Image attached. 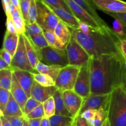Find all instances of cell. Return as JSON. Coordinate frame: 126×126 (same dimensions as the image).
Returning a JSON list of instances; mask_svg holds the SVG:
<instances>
[{
  "instance_id": "obj_1",
  "label": "cell",
  "mask_w": 126,
  "mask_h": 126,
  "mask_svg": "<svg viewBox=\"0 0 126 126\" xmlns=\"http://www.w3.org/2000/svg\"><path fill=\"white\" fill-rule=\"evenodd\" d=\"M91 95L109 94L123 85L126 72V61L121 54H103L90 58L88 63Z\"/></svg>"
},
{
  "instance_id": "obj_2",
  "label": "cell",
  "mask_w": 126,
  "mask_h": 126,
  "mask_svg": "<svg viewBox=\"0 0 126 126\" xmlns=\"http://www.w3.org/2000/svg\"><path fill=\"white\" fill-rule=\"evenodd\" d=\"M70 30L72 37L91 58H97L107 54H121L119 48L121 38L109 26L105 28H95L87 35L79 29L70 28Z\"/></svg>"
},
{
  "instance_id": "obj_3",
  "label": "cell",
  "mask_w": 126,
  "mask_h": 126,
  "mask_svg": "<svg viewBox=\"0 0 126 126\" xmlns=\"http://www.w3.org/2000/svg\"><path fill=\"white\" fill-rule=\"evenodd\" d=\"M107 112L111 126H126V88L123 85L111 92Z\"/></svg>"
},
{
  "instance_id": "obj_4",
  "label": "cell",
  "mask_w": 126,
  "mask_h": 126,
  "mask_svg": "<svg viewBox=\"0 0 126 126\" xmlns=\"http://www.w3.org/2000/svg\"><path fill=\"white\" fill-rule=\"evenodd\" d=\"M39 62L46 65H54L65 67L69 65L66 49L48 46L41 49L39 54Z\"/></svg>"
},
{
  "instance_id": "obj_5",
  "label": "cell",
  "mask_w": 126,
  "mask_h": 126,
  "mask_svg": "<svg viewBox=\"0 0 126 126\" xmlns=\"http://www.w3.org/2000/svg\"><path fill=\"white\" fill-rule=\"evenodd\" d=\"M36 5L38 10L36 22L38 24L43 31L54 30L60 21L59 17L42 0H36Z\"/></svg>"
},
{
  "instance_id": "obj_6",
  "label": "cell",
  "mask_w": 126,
  "mask_h": 126,
  "mask_svg": "<svg viewBox=\"0 0 126 126\" xmlns=\"http://www.w3.org/2000/svg\"><path fill=\"white\" fill-rule=\"evenodd\" d=\"M69 65L82 67L88 65L91 58L89 54L83 47L72 37L66 46Z\"/></svg>"
},
{
  "instance_id": "obj_7",
  "label": "cell",
  "mask_w": 126,
  "mask_h": 126,
  "mask_svg": "<svg viewBox=\"0 0 126 126\" xmlns=\"http://www.w3.org/2000/svg\"><path fill=\"white\" fill-rule=\"evenodd\" d=\"M81 67L68 65L63 67L55 80V86L62 91L73 90Z\"/></svg>"
},
{
  "instance_id": "obj_8",
  "label": "cell",
  "mask_w": 126,
  "mask_h": 126,
  "mask_svg": "<svg viewBox=\"0 0 126 126\" xmlns=\"http://www.w3.org/2000/svg\"><path fill=\"white\" fill-rule=\"evenodd\" d=\"M12 69H19L35 74L38 72L32 66L27 54L23 34L19 35L18 43L11 64Z\"/></svg>"
},
{
  "instance_id": "obj_9",
  "label": "cell",
  "mask_w": 126,
  "mask_h": 126,
  "mask_svg": "<svg viewBox=\"0 0 126 126\" xmlns=\"http://www.w3.org/2000/svg\"><path fill=\"white\" fill-rule=\"evenodd\" d=\"M73 90L84 100L91 95V79L88 65L81 67L80 68Z\"/></svg>"
},
{
  "instance_id": "obj_10",
  "label": "cell",
  "mask_w": 126,
  "mask_h": 126,
  "mask_svg": "<svg viewBox=\"0 0 126 126\" xmlns=\"http://www.w3.org/2000/svg\"><path fill=\"white\" fill-rule=\"evenodd\" d=\"M63 97L66 109L75 119L78 116L84 99L73 90L63 91Z\"/></svg>"
},
{
  "instance_id": "obj_11",
  "label": "cell",
  "mask_w": 126,
  "mask_h": 126,
  "mask_svg": "<svg viewBox=\"0 0 126 126\" xmlns=\"http://www.w3.org/2000/svg\"><path fill=\"white\" fill-rule=\"evenodd\" d=\"M110 93L90 95L84 101L82 107L79 112L78 116L83 113L85 111L88 109H95L97 111L100 108H104L107 110Z\"/></svg>"
},
{
  "instance_id": "obj_12",
  "label": "cell",
  "mask_w": 126,
  "mask_h": 126,
  "mask_svg": "<svg viewBox=\"0 0 126 126\" xmlns=\"http://www.w3.org/2000/svg\"><path fill=\"white\" fill-rule=\"evenodd\" d=\"M66 4L68 6L73 14L79 21L85 22L89 25L94 28H103L99 25V23L95 21L94 18L92 17L86 10L78 4L73 0H64ZM105 28V27H104Z\"/></svg>"
},
{
  "instance_id": "obj_13",
  "label": "cell",
  "mask_w": 126,
  "mask_h": 126,
  "mask_svg": "<svg viewBox=\"0 0 126 126\" xmlns=\"http://www.w3.org/2000/svg\"><path fill=\"white\" fill-rule=\"evenodd\" d=\"M95 7L103 12L126 13V2L123 0H91Z\"/></svg>"
},
{
  "instance_id": "obj_14",
  "label": "cell",
  "mask_w": 126,
  "mask_h": 126,
  "mask_svg": "<svg viewBox=\"0 0 126 126\" xmlns=\"http://www.w3.org/2000/svg\"><path fill=\"white\" fill-rule=\"evenodd\" d=\"M57 89L56 86H43L34 80L31 91V96L36 99L37 101L43 103L49 98L52 96Z\"/></svg>"
},
{
  "instance_id": "obj_15",
  "label": "cell",
  "mask_w": 126,
  "mask_h": 126,
  "mask_svg": "<svg viewBox=\"0 0 126 126\" xmlns=\"http://www.w3.org/2000/svg\"><path fill=\"white\" fill-rule=\"evenodd\" d=\"M12 70L19 84L25 91L27 96L28 98L31 97V91L34 81V74L19 69H14Z\"/></svg>"
},
{
  "instance_id": "obj_16",
  "label": "cell",
  "mask_w": 126,
  "mask_h": 126,
  "mask_svg": "<svg viewBox=\"0 0 126 126\" xmlns=\"http://www.w3.org/2000/svg\"><path fill=\"white\" fill-rule=\"evenodd\" d=\"M11 95L16 100V101L18 103L19 106H20L21 109L23 112L24 110L25 105L26 102L28 99V96H27L25 91L23 90V88L18 82L17 77L13 72V76H12V85L11 88Z\"/></svg>"
},
{
  "instance_id": "obj_17",
  "label": "cell",
  "mask_w": 126,
  "mask_h": 126,
  "mask_svg": "<svg viewBox=\"0 0 126 126\" xmlns=\"http://www.w3.org/2000/svg\"><path fill=\"white\" fill-rule=\"evenodd\" d=\"M47 6L52 11V12L59 17V19L66 23L68 26L69 28L75 30L79 29V20L73 14L67 12L65 10L56 8L49 5H47Z\"/></svg>"
},
{
  "instance_id": "obj_18",
  "label": "cell",
  "mask_w": 126,
  "mask_h": 126,
  "mask_svg": "<svg viewBox=\"0 0 126 126\" xmlns=\"http://www.w3.org/2000/svg\"><path fill=\"white\" fill-rule=\"evenodd\" d=\"M23 37H24L27 54H28L30 64L33 69L36 70V66L39 62V54L41 49H38L32 42L31 38L25 33L23 34Z\"/></svg>"
},
{
  "instance_id": "obj_19",
  "label": "cell",
  "mask_w": 126,
  "mask_h": 126,
  "mask_svg": "<svg viewBox=\"0 0 126 126\" xmlns=\"http://www.w3.org/2000/svg\"><path fill=\"white\" fill-rule=\"evenodd\" d=\"M73 1H75L76 3L82 7L84 9L86 10L93 18L95 19V21L99 23L101 27L103 28L108 27L107 23L103 20H102L96 11L95 6H94L91 0H73Z\"/></svg>"
},
{
  "instance_id": "obj_20",
  "label": "cell",
  "mask_w": 126,
  "mask_h": 126,
  "mask_svg": "<svg viewBox=\"0 0 126 126\" xmlns=\"http://www.w3.org/2000/svg\"><path fill=\"white\" fill-rule=\"evenodd\" d=\"M19 39V35L10 33L6 31L3 40L2 48L8 51L12 57L14 55L17 48Z\"/></svg>"
},
{
  "instance_id": "obj_21",
  "label": "cell",
  "mask_w": 126,
  "mask_h": 126,
  "mask_svg": "<svg viewBox=\"0 0 126 126\" xmlns=\"http://www.w3.org/2000/svg\"><path fill=\"white\" fill-rule=\"evenodd\" d=\"M54 32L66 47L71 37V32L68 26L60 20L54 29Z\"/></svg>"
},
{
  "instance_id": "obj_22",
  "label": "cell",
  "mask_w": 126,
  "mask_h": 126,
  "mask_svg": "<svg viewBox=\"0 0 126 126\" xmlns=\"http://www.w3.org/2000/svg\"><path fill=\"white\" fill-rule=\"evenodd\" d=\"M0 112H2V114L4 116H19V117L25 116L20 106H19L18 103L16 101V100L14 98L11 94L9 100L4 109L2 111H0Z\"/></svg>"
},
{
  "instance_id": "obj_23",
  "label": "cell",
  "mask_w": 126,
  "mask_h": 126,
  "mask_svg": "<svg viewBox=\"0 0 126 126\" xmlns=\"http://www.w3.org/2000/svg\"><path fill=\"white\" fill-rule=\"evenodd\" d=\"M54 101L55 105V114L61 115V116H65L71 117V115L66 109L64 103L63 97V91L62 90L57 89L53 95Z\"/></svg>"
},
{
  "instance_id": "obj_24",
  "label": "cell",
  "mask_w": 126,
  "mask_h": 126,
  "mask_svg": "<svg viewBox=\"0 0 126 126\" xmlns=\"http://www.w3.org/2000/svg\"><path fill=\"white\" fill-rule=\"evenodd\" d=\"M62 68V67L59 65H46L39 62V63L36 66V70L39 73L49 75L55 82V80L57 78Z\"/></svg>"
},
{
  "instance_id": "obj_25",
  "label": "cell",
  "mask_w": 126,
  "mask_h": 126,
  "mask_svg": "<svg viewBox=\"0 0 126 126\" xmlns=\"http://www.w3.org/2000/svg\"><path fill=\"white\" fill-rule=\"evenodd\" d=\"M12 76L13 70L12 69L0 70V87L11 91Z\"/></svg>"
},
{
  "instance_id": "obj_26",
  "label": "cell",
  "mask_w": 126,
  "mask_h": 126,
  "mask_svg": "<svg viewBox=\"0 0 126 126\" xmlns=\"http://www.w3.org/2000/svg\"><path fill=\"white\" fill-rule=\"evenodd\" d=\"M49 46L61 49H66V47L55 35L54 30H46L43 32Z\"/></svg>"
},
{
  "instance_id": "obj_27",
  "label": "cell",
  "mask_w": 126,
  "mask_h": 126,
  "mask_svg": "<svg viewBox=\"0 0 126 126\" xmlns=\"http://www.w3.org/2000/svg\"><path fill=\"white\" fill-rule=\"evenodd\" d=\"M11 16H12L13 21L14 22L17 34H24L25 33L27 25H26L25 21L22 16L21 11L17 9Z\"/></svg>"
},
{
  "instance_id": "obj_28",
  "label": "cell",
  "mask_w": 126,
  "mask_h": 126,
  "mask_svg": "<svg viewBox=\"0 0 126 126\" xmlns=\"http://www.w3.org/2000/svg\"><path fill=\"white\" fill-rule=\"evenodd\" d=\"M49 120L51 126H71L75 121L71 117L56 114L50 117Z\"/></svg>"
},
{
  "instance_id": "obj_29",
  "label": "cell",
  "mask_w": 126,
  "mask_h": 126,
  "mask_svg": "<svg viewBox=\"0 0 126 126\" xmlns=\"http://www.w3.org/2000/svg\"><path fill=\"white\" fill-rule=\"evenodd\" d=\"M34 80L39 83L40 85L45 86H55V82L49 75L41 73H35L34 74Z\"/></svg>"
},
{
  "instance_id": "obj_30",
  "label": "cell",
  "mask_w": 126,
  "mask_h": 126,
  "mask_svg": "<svg viewBox=\"0 0 126 126\" xmlns=\"http://www.w3.org/2000/svg\"><path fill=\"white\" fill-rule=\"evenodd\" d=\"M43 105L45 117L50 118L52 116L55 115V105L53 96H51L44 101Z\"/></svg>"
},
{
  "instance_id": "obj_31",
  "label": "cell",
  "mask_w": 126,
  "mask_h": 126,
  "mask_svg": "<svg viewBox=\"0 0 126 126\" xmlns=\"http://www.w3.org/2000/svg\"><path fill=\"white\" fill-rule=\"evenodd\" d=\"M108 118L107 110L104 108H100L97 110V113L94 119V126H102Z\"/></svg>"
},
{
  "instance_id": "obj_32",
  "label": "cell",
  "mask_w": 126,
  "mask_h": 126,
  "mask_svg": "<svg viewBox=\"0 0 126 126\" xmlns=\"http://www.w3.org/2000/svg\"><path fill=\"white\" fill-rule=\"evenodd\" d=\"M44 31L41 27L36 22L33 23H30L26 25L25 34L29 37L37 35L43 33Z\"/></svg>"
},
{
  "instance_id": "obj_33",
  "label": "cell",
  "mask_w": 126,
  "mask_h": 126,
  "mask_svg": "<svg viewBox=\"0 0 126 126\" xmlns=\"http://www.w3.org/2000/svg\"><path fill=\"white\" fill-rule=\"evenodd\" d=\"M42 1H43L46 4L49 5V6L56 7V8L65 10L67 12L72 14L70 7L66 4V2L64 1V0H42Z\"/></svg>"
},
{
  "instance_id": "obj_34",
  "label": "cell",
  "mask_w": 126,
  "mask_h": 126,
  "mask_svg": "<svg viewBox=\"0 0 126 126\" xmlns=\"http://www.w3.org/2000/svg\"><path fill=\"white\" fill-rule=\"evenodd\" d=\"M28 37H29V36H28ZM29 37L31 38L32 42H33V43L35 44V46L38 48V49H42V48H45V47L49 46L47 42L46 39L45 37H44L43 33Z\"/></svg>"
},
{
  "instance_id": "obj_35",
  "label": "cell",
  "mask_w": 126,
  "mask_h": 126,
  "mask_svg": "<svg viewBox=\"0 0 126 126\" xmlns=\"http://www.w3.org/2000/svg\"><path fill=\"white\" fill-rule=\"evenodd\" d=\"M41 104V103L37 101L36 99L33 98L32 96L28 98L27 102H26L25 105L24 110H23L24 116H26L27 114H28L30 112H32L34 109H35L37 106H38Z\"/></svg>"
},
{
  "instance_id": "obj_36",
  "label": "cell",
  "mask_w": 126,
  "mask_h": 126,
  "mask_svg": "<svg viewBox=\"0 0 126 126\" xmlns=\"http://www.w3.org/2000/svg\"><path fill=\"white\" fill-rule=\"evenodd\" d=\"M37 16H38V10H37L36 0H32L30 7L28 12V22L29 24L33 23L36 22Z\"/></svg>"
},
{
  "instance_id": "obj_37",
  "label": "cell",
  "mask_w": 126,
  "mask_h": 126,
  "mask_svg": "<svg viewBox=\"0 0 126 126\" xmlns=\"http://www.w3.org/2000/svg\"><path fill=\"white\" fill-rule=\"evenodd\" d=\"M11 91L0 87V111L4 109L11 96Z\"/></svg>"
},
{
  "instance_id": "obj_38",
  "label": "cell",
  "mask_w": 126,
  "mask_h": 126,
  "mask_svg": "<svg viewBox=\"0 0 126 126\" xmlns=\"http://www.w3.org/2000/svg\"><path fill=\"white\" fill-rule=\"evenodd\" d=\"M32 0H22L20 1V11L22 16L25 21L26 25L29 24L28 22V12L30 7Z\"/></svg>"
},
{
  "instance_id": "obj_39",
  "label": "cell",
  "mask_w": 126,
  "mask_h": 126,
  "mask_svg": "<svg viewBox=\"0 0 126 126\" xmlns=\"http://www.w3.org/2000/svg\"><path fill=\"white\" fill-rule=\"evenodd\" d=\"M44 117H45V115H44V111L43 103L37 106L32 112H30L28 114H27L25 116L27 119H38L43 118Z\"/></svg>"
},
{
  "instance_id": "obj_40",
  "label": "cell",
  "mask_w": 126,
  "mask_h": 126,
  "mask_svg": "<svg viewBox=\"0 0 126 126\" xmlns=\"http://www.w3.org/2000/svg\"><path fill=\"white\" fill-rule=\"evenodd\" d=\"M113 30L122 39L126 37V33L124 29V25L119 20L114 19V22H113Z\"/></svg>"
},
{
  "instance_id": "obj_41",
  "label": "cell",
  "mask_w": 126,
  "mask_h": 126,
  "mask_svg": "<svg viewBox=\"0 0 126 126\" xmlns=\"http://www.w3.org/2000/svg\"><path fill=\"white\" fill-rule=\"evenodd\" d=\"M97 113V110L95 109H88L85 111L80 116L83 118L86 119L87 123L90 126H94V119Z\"/></svg>"
},
{
  "instance_id": "obj_42",
  "label": "cell",
  "mask_w": 126,
  "mask_h": 126,
  "mask_svg": "<svg viewBox=\"0 0 126 126\" xmlns=\"http://www.w3.org/2000/svg\"><path fill=\"white\" fill-rule=\"evenodd\" d=\"M9 121L12 126H23L25 120V116H4Z\"/></svg>"
},
{
  "instance_id": "obj_43",
  "label": "cell",
  "mask_w": 126,
  "mask_h": 126,
  "mask_svg": "<svg viewBox=\"0 0 126 126\" xmlns=\"http://www.w3.org/2000/svg\"><path fill=\"white\" fill-rule=\"evenodd\" d=\"M6 17H7V19H6V28H7V30L6 31L10 32V33L17 34V30H16V25H15L12 16L9 15V16H6Z\"/></svg>"
},
{
  "instance_id": "obj_44",
  "label": "cell",
  "mask_w": 126,
  "mask_h": 126,
  "mask_svg": "<svg viewBox=\"0 0 126 126\" xmlns=\"http://www.w3.org/2000/svg\"><path fill=\"white\" fill-rule=\"evenodd\" d=\"M105 13L113 17L114 19L119 20L122 22L123 25L126 27V13H113V12H105Z\"/></svg>"
},
{
  "instance_id": "obj_45",
  "label": "cell",
  "mask_w": 126,
  "mask_h": 126,
  "mask_svg": "<svg viewBox=\"0 0 126 126\" xmlns=\"http://www.w3.org/2000/svg\"><path fill=\"white\" fill-rule=\"evenodd\" d=\"M0 57L2 58L7 64H9V65H11V63H12V56L11 55V53L7 51L6 49L2 48L1 50V53H0Z\"/></svg>"
},
{
  "instance_id": "obj_46",
  "label": "cell",
  "mask_w": 126,
  "mask_h": 126,
  "mask_svg": "<svg viewBox=\"0 0 126 126\" xmlns=\"http://www.w3.org/2000/svg\"><path fill=\"white\" fill-rule=\"evenodd\" d=\"M79 30L81 31L82 33H84V34H89V33H91L92 30L95 29V28L91 27L89 25L85 23V22L79 21Z\"/></svg>"
},
{
  "instance_id": "obj_47",
  "label": "cell",
  "mask_w": 126,
  "mask_h": 126,
  "mask_svg": "<svg viewBox=\"0 0 126 126\" xmlns=\"http://www.w3.org/2000/svg\"><path fill=\"white\" fill-rule=\"evenodd\" d=\"M75 122L76 126H90L87 123L86 119L83 118L81 116H78L75 119Z\"/></svg>"
},
{
  "instance_id": "obj_48",
  "label": "cell",
  "mask_w": 126,
  "mask_h": 126,
  "mask_svg": "<svg viewBox=\"0 0 126 126\" xmlns=\"http://www.w3.org/2000/svg\"><path fill=\"white\" fill-rule=\"evenodd\" d=\"M119 48H120L121 53L126 62V39H122L121 38L120 41Z\"/></svg>"
},
{
  "instance_id": "obj_49",
  "label": "cell",
  "mask_w": 126,
  "mask_h": 126,
  "mask_svg": "<svg viewBox=\"0 0 126 126\" xmlns=\"http://www.w3.org/2000/svg\"><path fill=\"white\" fill-rule=\"evenodd\" d=\"M42 119H27L28 126H40Z\"/></svg>"
},
{
  "instance_id": "obj_50",
  "label": "cell",
  "mask_w": 126,
  "mask_h": 126,
  "mask_svg": "<svg viewBox=\"0 0 126 126\" xmlns=\"http://www.w3.org/2000/svg\"><path fill=\"white\" fill-rule=\"evenodd\" d=\"M0 126H12L9 121L5 117L2 112H1V116H0Z\"/></svg>"
},
{
  "instance_id": "obj_51",
  "label": "cell",
  "mask_w": 126,
  "mask_h": 126,
  "mask_svg": "<svg viewBox=\"0 0 126 126\" xmlns=\"http://www.w3.org/2000/svg\"><path fill=\"white\" fill-rule=\"evenodd\" d=\"M12 69L11 65L7 64L2 58L0 57V70L3 69Z\"/></svg>"
},
{
  "instance_id": "obj_52",
  "label": "cell",
  "mask_w": 126,
  "mask_h": 126,
  "mask_svg": "<svg viewBox=\"0 0 126 126\" xmlns=\"http://www.w3.org/2000/svg\"><path fill=\"white\" fill-rule=\"evenodd\" d=\"M40 126H51L49 118H47L46 117H43Z\"/></svg>"
},
{
  "instance_id": "obj_53",
  "label": "cell",
  "mask_w": 126,
  "mask_h": 126,
  "mask_svg": "<svg viewBox=\"0 0 126 126\" xmlns=\"http://www.w3.org/2000/svg\"><path fill=\"white\" fill-rule=\"evenodd\" d=\"M11 2L16 8L20 11V0H11Z\"/></svg>"
},
{
  "instance_id": "obj_54",
  "label": "cell",
  "mask_w": 126,
  "mask_h": 126,
  "mask_svg": "<svg viewBox=\"0 0 126 126\" xmlns=\"http://www.w3.org/2000/svg\"><path fill=\"white\" fill-rule=\"evenodd\" d=\"M11 2V0H2V7L4 8L5 6L7 4Z\"/></svg>"
},
{
  "instance_id": "obj_55",
  "label": "cell",
  "mask_w": 126,
  "mask_h": 126,
  "mask_svg": "<svg viewBox=\"0 0 126 126\" xmlns=\"http://www.w3.org/2000/svg\"><path fill=\"white\" fill-rule=\"evenodd\" d=\"M102 126H111L110 123V121H109V120H108V118H107V119L105 121V123L102 125Z\"/></svg>"
},
{
  "instance_id": "obj_56",
  "label": "cell",
  "mask_w": 126,
  "mask_h": 126,
  "mask_svg": "<svg viewBox=\"0 0 126 126\" xmlns=\"http://www.w3.org/2000/svg\"><path fill=\"white\" fill-rule=\"evenodd\" d=\"M23 126H28V122H27V119H26V117H25V121H24V123H23Z\"/></svg>"
},
{
  "instance_id": "obj_57",
  "label": "cell",
  "mask_w": 126,
  "mask_h": 126,
  "mask_svg": "<svg viewBox=\"0 0 126 126\" xmlns=\"http://www.w3.org/2000/svg\"><path fill=\"white\" fill-rule=\"evenodd\" d=\"M123 85L126 88V75H125V78H124V84H123Z\"/></svg>"
},
{
  "instance_id": "obj_58",
  "label": "cell",
  "mask_w": 126,
  "mask_h": 126,
  "mask_svg": "<svg viewBox=\"0 0 126 126\" xmlns=\"http://www.w3.org/2000/svg\"><path fill=\"white\" fill-rule=\"evenodd\" d=\"M71 126H76V124H75V121H74L73 123L72 124H71Z\"/></svg>"
},
{
  "instance_id": "obj_59",
  "label": "cell",
  "mask_w": 126,
  "mask_h": 126,
  "mask_svg": "<svg viewBox=\"0 0 126 126\" xmlns=\"http://www.w3.org/2000/svg\"><path fill=\"white\" fill-rule=\"evenodd\" d=\"M126 38V37H125V38ZM123 39H124V38H123Z\"/></svg>"
},
{
  "instance_id": "obj_60",
  "label": "cell",
  "mask_w": 126,
  "mask_h": 126,
  "mask_svg": "<svg viewBox=\"0 0 126 126\" xmlns=\"http://www.w3.org/2000/svg\"></svg>"
},
{
  "instance_id": "obj_61",
  "label": "cell",
  "mask_w": 126,
  "mask_h": 126,
  "mask_svg": "<svg viewBox=\"0 0 126 126\" xmlns=\"http://www.w3.org/2000/svg\"><path fill=\"white\" fill-rule=\"evenodd\" d=\"M124 39H126V38H124Z\"/></svg>"
},
{
  "instance_id": "obj_62",
  "label": "cell",
  "mask_w": 126,
  "mask_h": 126,
  "mask_svg": "<svg viewBox=\"0 0 126 126\" xmlns=\"http://www.w3.org/2000/svg\"><path fill=\"white\" fill-rule=\"evenodd\" d=\"M20 1H22V0H20Z\"/></svg>"
}]
</instances>
